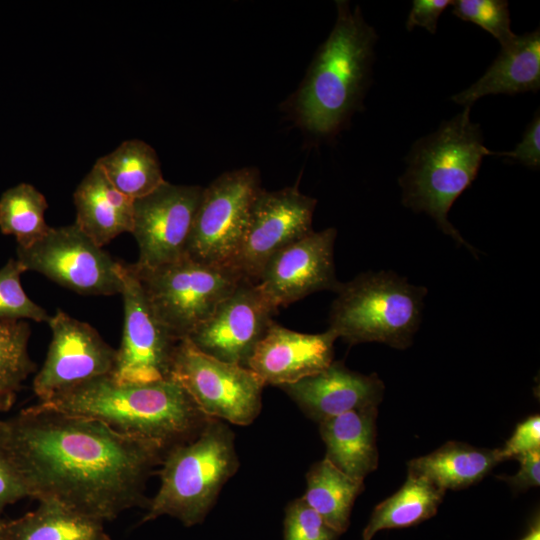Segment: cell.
Here are the masks:
<instances>
[{
  "label": "cell",
  "instance_id": "cell-30",
  "mask_svg": "<svg viewBox=\"0 0 540 540\" xmlns=\"http://www.w3.org/2000/svg\"><path fill=\"white\" fill-rule=\"evenodd\" d=\"M452 13L463 21L474 23L506 46L517 36L511 30L509 4L506 0H457Z\"/></svg>",
  "mask_w": 540,
  "mask_h": 540
},
{
  "label": "cell",
  "instance_id": "cell-6",
  "mask_svg": "<svg viewBox=\"0 0 540 540\" xmlns=\"http://www.w3.org/2000/svg\"><path fill=\"white\" fill-rule=\"evenodd\" d=\"M329 329L349 345L380 342L406 349L418 330L427 289L392 271L364 272L340 283Z\"/></svg>",
  "mask_w": 540,
  "mask_h": 540
},
{
  "label": "cell",
  "instance_id": "cell-36",
  "mask_svg": "<svg viewBox=\"0 0 540 540\" xmlns=\"http://www.w3.org/2000/svg\"><path fill=\"white\" fill-rule=\"evenodd\" d=\"M520 462L519 471L513 476H498L515 492H523L540 484V450L526 452L515 457Z\"/></svg>",
  "mask_w": 540,
  "mask_h": 540
},
{
  "label": "cell",
  "instance_id": "cell-13",
  "mask_svg": "<svg viewBox=\"0 0 540 540\" xmlns=\"http://www.w3.org/2000/svg\"><path fill=\"white\" fill-rule=\"evenodd\" d=\"M48 324L52 338L46 359L33 380L39 402L89 380L111 375L116 350L95 328L58 309Z\"/></svg>",
  "mask_w": 540,
  "mask_h": 540
},
{
  "label": "cell",
  "instance_id": "cell-14",
  "mask_svg": "<svg viewBox=\"0 0 540 540\" xmlns=\"http://www.w3.org/2000/svg\"><path fill=\"white\" fill-rule=\"evenodd\" d=\"M202 192L201 186L164 181L134 200L131 233L139 248L138 267L154 268L185 256Z\"/></svg>",
  "mask_w": 540,
  "mask_h": 540
},
{
  "label": "cell",
  "instance_id": "cell-38",
  "mask_svg": "<svg viewBox=\"0 0 540 540\" xmlns=\"http://www.w3.org/2000/svg\"><path fill=\"white\" fill-rule=\"evenodd\" d=\"M3 519H0V540H2V525H3Z\"/></svg>",
  "mask_w": 540,
  "mask_h": 540
},
{
  "label": "cell",
  "instance_id": "cell-34",
  "mask_svg": "<svg viewBox=\"0 0 540 540\" xmlns=\"http://www.w3.org/2000/svg\"><path fill=\"white\" fill-rule=\"evenodd\" d=\"M492 155L503 156L517 161L526 167L538 169L540 166V117L539 110L526 127L522 140L514 150L493 152Z\"/></svg>",
  "mask_w": 540,
  "mask_h": 540
},
{
  "label": "cell",
  "instance_id": "cell-31",
  "mask_svg": "<svg viewBox=\"0 0 540 540\" xmlns=\"http://www.w3.org/2000/svg\"><path fill=\"white\" fill-rule=\"evenodd\" d=\"M339 536L303 497L286 507L284 540H338Z\"/></svg>",
  "mask_w": 540,
  "mask_h": 540
},
{
  "label": "cell",
  "instance_id": "cell-12",
  "mask_svg": "<svg viewBox=\"0 0 540 540\" xmlns=\"http://www.w3.org/2000/svg\"><path fill=\"white\" fill-rule=\"evenodd\" d=\"M119 273L124 324L111 377L119 383L168 379L181 340L173 337L153 313L132 264L120 262Z\"/></svg>",
  "mask_w": 540,
  "mask_h": 540
},
{
  "label": "cell",
  "instance_id": "cell-23",
  "mask_svg": "<svg viewBox=\"0 0 540 540\" xmlns=\"http://www.w3.org/2000/svg\"><path fill=\"white\" fill-rule=\"evenodd\" d=\"M103 524L58 502L43 500L35 510L4 520L2 540H111Z\"/></svg>",
  "mask_w": 540,
  "mask_h": 540
},
{
  "label": "cell",
  "instance_id": "cell-18",
  "mask_svg": "<svg viewBox=\"0 0 540 540\" xmlns=\"http://www.w3.org/2000/svg\"><path fill=\"white\" fill-rule=\"evenodd\" d=\"M279 388L320 423L348 411L377 408L385 386L376 373L361 374L333 361L323 371Z\"/></svg>",
  "mask_w": 540,
  "mask_h": 540
},
{
  "label": "cell",
  "instance_id": "cell-32",
  "mask_svg": "<svg viewBox=\"0 0 540 540\" xmlns=\"http://www.w3.org/2000/svg\"><path fill=\"white\" fill-rule=\"evenodd\" d=\"M25 497L28 493L6 448L0 420V512Z\"/></svg>",
  "mask_w": 540,
  "mask_h": 540
},
{
  "label": "cell",
  "instance_id": "cell-9",
  "mask_svg": "<svg viewBox=\"0 0 540 540\" xmlns=\"http://www.w3.org/2000/svg\"><path fill=\"white\" fill-rule=\"evenodd\" d=\"M171 377L210 418L246 426L261 411L264 384L254 372L208 356L188 339L177 345Z\"/></svg>",
  "mask_w": 540,
  "mask_h": 540
},
{
  "label": "cell",
  "instance_id": "cell-26",
  "mask_svg": "<svg viewBox=\"0 0 540 540\" xmlns=\"http://www.w3.org/2000/svg\"><path fill=\"white\" fill-rule=\"evenodd\" d=\"M94 165L118 191L133 200L148 195L165 181L155 150L142 140L122 142Z\"/></svg>",
  "mask_w": 540,
  "mask_h": 540
},
{
  "label": "cell",
  "instance_id": "cell-5",
  "mask_svg": "<svg viewBox=\"0 0 540 540\" xmlns=\"http://www.w3.org/2000/svg\"><path fill=\"white\" fill-rule=\"evenodd\" d=\"M160 466L161 484L142 522L168 515L186 527L199 524L239 467L234 434L213 418L194 439L167 451Z\"/></svg>",
  "mask_w": 540,
  "mask_h": 540
},
{
  "label": "cell",
  "instance_id": "cell-37",
  "mask_svg": "<svg viewBox=\"0 0 540 540\" xmlns=\"http://www.w3.org/2000/svg\"><path fill=\"white\" fill-rule=\"evenodd\" d=\"M520 540H540L539 517H537L533 521L532 525L530 526L529 531Z\"/></svg>",
  "mask_w": 540,
  "mask_h": 540
},
{
  "label": "cell",
  "instance_id": "cell-16",
  "mask_svg": "<svg viewBox=\"0 0 540 540\" xmlns=\"http://www.w3.org/2000/svg\"><path fill=\"white\" fill-rule=\"evenodd\" d=\"M336 236L332 227L311 231L270 258L256 284L276 310L318 291L336 292L340 285L334 264Z\"/></svg>",
  "mask_w": 540,
  "mask_h": 540
},
{
  "label": "cell",
  "instance_id": "cell-11",
  "mask_svg": "<svg viewBox=\"0 0 540 540\" xmlns=\"http://www.w3.org/2000/svg\"><path fill=\"white\" fill-rule=\"evenodd\" d=\"M317 200L300 192L298 185L257 194L239 246L228 263L253 283L270 258L312 230Z\"/></svg>",
  "mask_w": 540,
  "mask_h": 540
},
{
  "label": "cell",
  "instance_id": "cell-3",
  "mask_svg": "<svg viewBox=\"0 0 540 540\" xmlns=\"http://www.w3.org/2000/svg\"><path fill=\"white\" fill-rule=\"evenodd\" d=\"M336 7L331 33L289 100L296 123L319 137L334 136L363 108L378 38L359 6L336 1Z\"/></svg>",
  "mask_w": 540,
  "mask_h": 540
},
{
  "label": "cell",
  "instance_id": "cell-25",
  "mask_svg": "<svg viewBox=\"0 0 540 540\" xmlns=\"http://www.w3.org/2000/svg\"><path fill=\"white\" fill-rule=\"evenodd\" d=\"M306 482L303 499L330 527L340 535L344 533L355 499L364 490L363 481L350 477L324 458L311 466Z\"/></svg>",
  "mask_w": 540,
  "mask_h": 540
},
{
  "label": "cell",
  "instance_id": "cell-24",
  "mask_svg": "<svg viewBox=\"0 0 540 540\" xmlns=\"http://www.w3.org/2000/svg\"><path fill=\"white\" fill-rule=\"evenodd\" d=\"M444 495L443 489L408 472L402 487L374 508L362 540H371L381 530L407 528L433 517Z\"/></svg>",
  "mask_w": 540,
  "mask_h": 540
},
{
  "label": "cell",
  "instance_id": "cell-8",
  "mask_svg": "<svg viewBox=\"0 0 540 540\" xmlns=\"http://www.w3.org/2000/svg\"><path fill=\"white\" fill-rule=\"evenodd\" d=\"M261 189L255 167L225 172L203 188L185 256L205 264L228 265Z\"/></svg>",
  "mask_w": 540,
  "mask_h": 540
},
{
  "label": "cell",
  "instance_id": "cell-21",
  "mask_svg": "<svg viewBox=\"0 0 540 540\" xmlns=\"http://www.w3.org/2000/svg\"><path fill=\"white\" fill-rule=\"evenodd\" d=\"M377 408L352 410L319 423L330 463L350 477L363 481L378 466Z\"/></svg>",
  "mask_w": 540,
  "mask_h": 540
},
{
  "label": "cell",
  "instance_id": "cell-10",
  "mask_svg": "<svg viewBox=\"0 0 540 540\" xmlns=\"http://www.w3.org/2000/svg\"><path fill=\"white\" fill-rule=\"evenodd\" d=\"M24 271L43 274L83 295L121 294L120 261L114 260L74 223L52 228L28 247H17Z\"/></svg>",
  "mask_w": 540,
  "mask_h": 540
},
{
  "label": "cell",
  "instance_id": "cell-22",
  "mask_svg": "<svg viewBox=\"0 0 540 540\" xmlns=\"http://www.w3.org/2000/svg\"><path fill=\"white\" fill-rule=\"evenodd\" d=\"M502 462L499 448H477L449 441L434 452L408 462V472L446 491L460 490L481 481Z\"/></svg>",
  "mask_w": 540,
  "mask_h": 540
},
{
  "label": "cell",
  "instance_id": "cell-29",
  "mask_svg": "<svg viewBox=\"0 0 540 540\" xmlns=\"http://www.w3.org/2000/svg\"><path fill=\"white\" fill-rule=\"evenodd\" d=\"M25 272L17 259H10L0 269V319L47 322L50 315L33 302L25 293L20 282Z\"/></svg>",
  "mask_w": 540,
  "mask_h": 540
},
{
  "label": "cell",
  "instance_id": "cell-27",
  "mask_svg": "<svg viewBox=\"0 0 540 540\" xmlns=\"http://www.w3.org/2000/svg\"><path fill=\"white\" fill-rule=\"evenodd\" d=\"M45 196L34 186L20 183L0 198V231L15 236L18 247H28L50 229L45 221Z\"/></svg>",
  "mask_w": 540,
  "mask_h": 540
},
{
  "label": "cell",
  "instance_id": "cell-33",
  "mask_svg": "<svg viewBox=\"0 0 540 540\" xmlns=\"http://www.w3.org/2000/svg\"><path fill=\"white\" fill-rule=\"evenodd\" d=\"M540 450V416L532 415L519 423L502 448L499 456L502 461L517 457L520 454Z\"/></svg>",
  "mask_w": 540,
  "mask_h": 540
},
{
  "label": "cell",
  "instance_id": "cell-17",
  "mask_svg": "<svg viewBox=\"0 0 540 540\" xmlns=\"http://www.w3.org/2000/svg\"><path fill=\"white\" fill-rule=\"evenodd\" d=\"M336 339L330 329L307 334L273 322L255 347L247 368L264 386L295 383L323 371L334 361Z\"/></svg>",
  "mask_w": 540,
  "mask_h": 540
},
{
  "label": "cell",
  "instance_id": "cell-1",
  "mask_svg": "<svg viewBox=\"0 0 540 540\" xmlns=\"http://www.w3.org/2000/svg\"><path fill=\"white\" fill-rule=\"evenodd\" d=\"M1 427L28 497L103 523L147 508L146 482L164 457L155 446L40 403L1 420Z\"/></svg>",
  "mask_w": 540,
  "mask_h": 540
},
{
  "label": "cell",
  "instance_id": "cell-7",
  "mask_svg": "<svg viewBox=\"0 0 540 540\" xmlns=\"http://www.w3.org/2000/svg\"><path fill=\"white\" fill-rule=\"evenodd\" d=\"M132 266L153 313L178 340L187 338L243 279L228 265L187 256L154 268Z\"/></svg>",
  "mask_w": 540,
  "mask_h": 540
},
{
  "label": "cell",
  "instance_id": "cell-20",
  "mask_svg": "<svg viewBox=\"0 0 540 540\" xmlns=\"http://www.w3.org/2000/svg\"><path fill=\"white\" fill-rule=\"evenodd\" d=\"M73 198L74 223L99 247L132 232L134 200L118 191L98 166L83 178Z\"/></svg>",
  "mask_w": 540,
  "mask_h": 540
},
{
  "label": "cell",
  "instance_id": "cell-35",
  "mask_svg": "<svg viewBox=\"0 0 540 540\" xmlns=\"http://www.w3.org/2000/svg\"><path fill=\"white\" fill-rule=\"evenodd\" d=\"M453 2L451 0H414L406 21L407 30L411 31L414 27L421 26L435 34L440 15Z\"/></svg>",
  "mask_w": 540,
  "mask_h": 540
},
{
  "label": "cell",
  "instance_id": "cell-2",
  "mask_svg": "<svg viewBox=\"0 0 540 540\" xmlns=\"http://www.w3.org/2000/svg\"><path fill=\"white\" fill-rule=\"evenodd\" d=\"M39 403L101 421L116 432L155 446L164 455L194 439L213 419L172 377L149 383H119L106 375Z\"/></svg>",
  "mask_w": 540,
  "mask_h": 540
},
{
  "label": "cell",
  "instance_id": "cell-19",
  "mask_svg": "<svg viewBox=\"0 0 540 540\" xmlns=\"http://www.w3.org/2000/svg\"><path fill=\"white\" fill-rule=\"evenodd\" d=\"M540 88V30L517 35L504 47L484 75L451 100L471 107L486 95H514Z\"/></svg>",
  "mask_w": 540,
  "mask_h": 540
},
{
  "label": "cell",
  "instance_id": "cell-4",
  "mask_svg": "<svg viewBox=\"0 0 540 540\" xmlns=\"http://www.w3.org/2000/svg\"><path fill=\"white\" fill-rule=\"evenodd\" d=\"M464 108L413 144L399 184L406 207L428 214L445 234L474 252L449 222L448 212L476 178L483 158L492 151L484 146L480 125L470 120L471 107Z\"/></svg>",
  "mask_w": 540,
  "mask_h": 540
},
{
  "label": "cell",
  "instance_id": "cell-15",
  "mask_svg": "<svg viewBox=\"0 0 540 540\" xmlns=\"http://www.w3.org/2000/svg\"><path fill=\"white\" fill-rule=\"evenodd\" d=\"M276 310L256 283L242 279L187 338L200 352L242 367L274 322Z\"/></svg>",
  "mask_w": 540,
  "mask_h": 540
},
{
  "label": "cell",
  "instance_id": "cell-28",
  "mask_svg": "<svg viewBox=\"0 0 540 540\" xmlns=\"http://www.w3.org/2000/svg\"><path fill=\"white\" fill-rule=\"evenodd\" d=\"M30 335L27 322L0 319V412L13 407L23 382L35 371L28 352Z\"/></svg>",
  "mask_w": 540,
  "mask_h": 540
}]
</instances>
